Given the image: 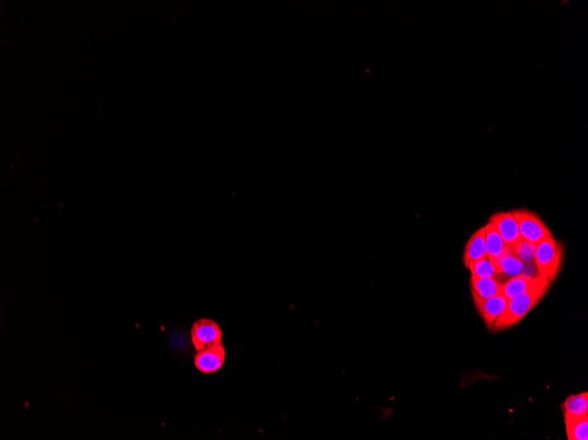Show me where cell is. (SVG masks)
Instances as JSON below:
<instances>
[{
    "mask_svg": "<svg viewBox=\"0 0 588 440\" xmlns=\"http://www.w3.org/2000/svg\"><path fill=\"white\" fill-rule=\"evenodd\" d=\"M551 282L543 279L526 293L508 301L503 313L496 320L492 332L504 331L522 321L530 310L537 306L550 289Z\"/></svg>",
    "mask_w": 588,
    "mask_h": 440,
    "instance_id": "1",
    "label": "cell"
},
{
    "mask_svg": "<svg viewBox=\"0 0 588 440\" xmlns=\"http://www.w3.org/2000/svg\"><path fill=\"white\" fill-rule=\"evenodd\" d=\"M562 261L563 246L554 237H544L536 244L534 262L538 275L553 282L561 271Z\"/></svg>",
    "mask_w": 588,
    "mask_h": 440,
    "instance_id": "2",
    "label": "cell"
},
{
    "mask_svg": "<svg viewBox=\"0 0 588 440\" xmlns=\"http://www.w3.org/2000/svg\"><path fill=\"white\" fill-rule=\"evenodd\" d=\"M511 213L518 225L522 240L537 244L544 237H554L553 233L536 213L526 208L516 209Z\"/></svg>",
    "mask_w": 588,
    "mask_h": 440,
    "instance_id": "3",
    "label": "cell"
},
{
    "mask_svg": "<svg viewBox=\"0 0 588 440\" xmlns=\"http://www.w3.org/2000/svg\"><path fill=\"white\" fill-rule=\"evenodd\" d=\"M222 332L212 319L202 318L194 322L191 328V341L197 351L212 348L221 344Z\"/></svg>",
    "mask_w": 588,
    "mask_h": 440,
    "instance_id": "4",
    "label": "cell"
},
{
    "mask_svg": "<svg viewBox=\"0 0 588 440\" xmlns=\"http://www.w3.org/2000/svg\"><path fill=\"white\" fill-rule=\"evenodd\" d=\"M488 222L494 225L504 241L505 246L509 247L510 249L515 251L522 244V239L520 237L518 225L511 212L496 213L491 216Z\"/></svg>",
    "mask_w": 588,
    "mask_h": 440,
    "instance_id": "5",
    "label": "cell"
},
{
    "mask_svg": "<svg viewBox=\"0 0 588 440\" xmlns=\"http://www.w3.org/2000/svg\"><path fill=\"white\" fill-rule=\"evenodd\" d=\"M470 292L478 313L483 318L487 328L491 329L494 328L496 320L505 310L508 300L501 294L490 298H482L478 296L473 290H470Z\"/></svg>",
    "mask_w": 588,
    "mask_h": 440,
    "instance_id": "6",
    "label": "cell"
},
{
    "mask_svg": "<svg viewBox=\"0 0 588 440\" xmlns=\"http://www.w3.org/2000/svg\"><path fill=\"white\" fill-rule=\"evenodd\" d=\"M225 358L224 346L219 344L212 348L198 351L194 363L198 370L204 374H212L223 367Z\"/></svg>",
    "mask_w": 588,
    "mask_h": 440,
    "instance_id": "7",
    "label": "cell"
},
{
    "mask_svg": "<svg viewBox=\"0 0 588 440\" xmlns=\"http://www.w3.org/2000/svg\"><path fill=\"white\" fill-rule=\"evenodd\" d=\"M543 279V277L541 276L530 277L520 275L513 277V278L508 279L502 283L501 294L506 300H511L513 297L519 296V294L527 292L533 287L537 285Z\"/></svg>",
    "mask_w": 588,
    "mask_h": 440,
    "instance_id": "8",
    "label": "cell"
},
{
    "mask_svg": "<svg viewBox=\"0 0 588 440\" xmlns=\"http://www.w3.org/2000/svg\"><path fill=\"white\" fill-rule=\"evenodd\" d=\"M487 257L486 247H485L484 227L478 229L470 239L467 240L463 254V263L467 268L474 262Z\"/></svg>",
    "mask_w": 588,
    "mask_h": 440,
    "instance_id": "9",
    "label": "cell"
},
{
    "mask_svg": "<svg viewBox=\"0 0 588 440\" xmlns=\"http://www.w3.org/2000/svg\"><path fill=\"white\" fill-rule=\"evenodd\" d=\"M484 227L485 230V247H486L488 260L499 272V260H501L502 251L506 246L504 241L490 222H488Z\"/></svg>",
    "mask_w": 588,
    "mask_h": 440,
    "instance_id": "10",
    "label": "cell"
},
{
    "mask_svg": "<svg viewBox=\"0 0 588 440\" xmlns=\"http://www.w3.org/2000/svg\"><path fill=\"white\" fill-rule=\"evenodd\" d=\"M526 264L523 263L512 249L505 246L499 260V272L508 279L520 275H526ZM527 276V275H526Z\"/></svg>",
    "mask_w": 588,
    "mask_h": 440,
    "instance_id": "11",
    "label": "cell"
},
{
    "mask_svg": "<svg viewBox=\"0 0 588 440\" xmlns=\"http://www.w3.org/2000/svg\"><path fill=\"white\" fill-rule=\"evenodd\" d=\"M564 417L569 440L588 439V415L576 417L564 414Z\"/></svg>",
    "mask_w": 588,
    "mask_h": 440,
    "instance_id": "12",
    "label": "cell"
},
{
    "mask_svg": "<svg viewBox=\"0 0 588 440\" xmlns=\"http://www.w3.org/2000/svg\"><path fill=\"white\" fill-rule=\"evenodd\" d=\"M501 285L502 282L496 279L470 277L471 290L482 298H490L501 294Z\"/></svg>",
    "mask_w": 588,
    "mask_h": 440,
    "instance_id": "13",
    "label": "cell"
},
{
    "mask_svg": "<svg viewBox=\"0 0 588 440\" xmlns=\"http://www.w3.org/2000/svg\"><path fill=\"white\" fill-rule=\"evenodd\" d=\"M564 414L572 416H584L588 415V394L587 392L570 396L563 404Z\"/></svg>",
    "mask_w": 588,
    "mask_h": 440,
    "instance_id": "14",
    "label": "cell"
},
{
    "mask_svg": "<svg viewBox=\"0 0 588 440\" xmlns=\"http://www.w3.org/2000/svg\"><path fill=\"white\" fill-rule=\"evenodd\" d=\"M471 276L477 277V278H488L496 279L502 282L504 275L497 271L495 266L492 265L491 262L488 260L487 257L482 258V260L474 262L469 266Z\"/></svg>",
    "mask_w": 588,
    "mask_h": 440,
    "instance_id": "15",
    "label": "cell"
},
{
    "mask_svg": "<svg viewBox=\"0 0 588 440\" xmlns=\"http://www.w3.org/2000/svg\"><path fill=\"white\" fill-rule=\"evenodd\" d=\"M516 256L525 264H533L534 253H536V244L522 240V244L513 251Z\"/></svg>",
    "mask_w": 588,
    "mask_h": 440,
    "instance_id": "16",
    "label": "cell"
}]
</instances>
